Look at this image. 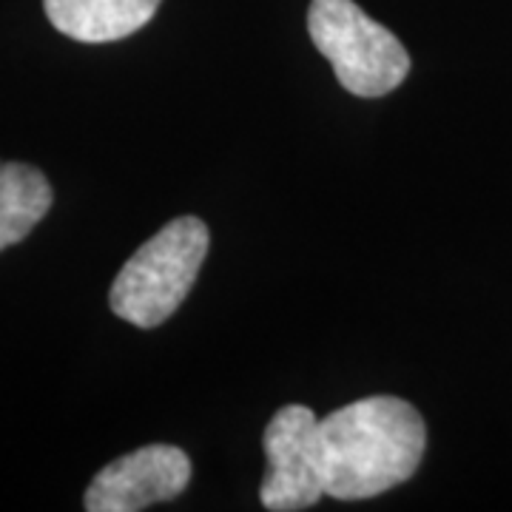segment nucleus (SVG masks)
I'll return each instance as SVG.
<instances>
[{
    "instance_id": "1",
    "label": "nucleus",
    "mask_w": 512,
    "mask_h": 512,
    "mask_svg": "<svg viewBox=\"0 0 512 512\" xmlns=\"http://www.w3.org/2000/svg\"><path fill=\"white\" fill-rule=\"evenodd\" d=\"M427 447L421 413L396 396H367L316 421V467L325 495L365 501L404 484Z\"/></svg>"
},
{
    "instance_id": "2",
    "label": "nucleus",
    "mask_w": 512,
    "mask_h": 512,
    "mask_svg": "<svg viewBox=\"0 0 512 512\" xmlns=\"http://www.w3.org/2000/svg\"><path fill=\"white\" fill-rule=\"evenodd\" d=\"M211 234L197 217H180L143 242L109 293L111 311L128 325L157 328L183 305L208 256Z\"/></svg>"
},
{
    "instance_id": "3",
    "label": "nucleus",
    "mask_w": 512,
    "mask_h": 512,
    "mask_svg": "<svg viewBox=\"0 0 512 512\" xmlns=\"http://www.w3.org/2000/svg\"><path fill=\"white\" fill-rule=\"evenodd\" d=\"M308 35L330 60L339 86L356 97H384L410 72L402 40L367 18L353 0H311Z\"/></svg>"
},
{
    "instance_id": "4",
    "label": "nucleus",
    "mask_w": 512,
    "mask_h": 512,
    "mask_svg": "<svg viewBox=\"0 0 512 512\" xmlns=\"http://www.w3.org/2000/svg\"><path fill=\"white\" fill-rule=\"evenodd\" d=\"M316 421V413L305 404H288L268 421L262 436L268 473L259 487L265 510H308L325 495L316 467Z\"/></svg>"
},
{
    "instance_id": "5",
    "label": "nucleus",
    "mask_w": 512,
    "mask_h": 512,
    "mask_svg": "<svg viewBox=\"0 0 512 512\" xmlns=\"http://www.w3.org/2000/svg\"><path fill=\"white\" fill-rule=\"evenodd\" d=\"M191 458L171 444H148L106 464L92 478L83 507L89 512H140L185 493Z\"/></svg>"
},
{
    "instance_id": "6",
    "label": "nucleus",
    "mask_w": 512,
    "mask_h": 512,
    "mask_svg": "<svg viewBox=\"0 0 512 512\" xmlns=\"http://www.w3.org/2000/svg\"><path fill=\"white\" fill-rule=\"evenodd\" d=\"M163 0H43L57 32L77 43H114L134 35L157 15Z\"/></svg>"
},
{
    "instance_id": "7",
    "label": "nucleus",
    "mask_w": 512,
    "mask_h": 512,
    "mask_svg": "<svg viewBox=\"0 0 512 512\" xmlns=\"http://www.w3.org/2000/svg\"><path fill=\"white\" fill-rule=\"evenodd\" d=\"M52 208L46 174L26 163L0 165V251L18 245Z\"/></svg>"
},
{
    "instance_id": "8",
    "label": "nucleus",
    "mask_w": 512,
    "mask_h": 512,
    "mask_svg": "<svg viewBox=\"0 0 512 512\" xmlns=\"http://www.w3.org/2000/svg\"><path fill=\"white\" fill-rule=\"evenodd\" d=\"M0 165H3V160H0Z\"/></svg>"
}]
</instances>
